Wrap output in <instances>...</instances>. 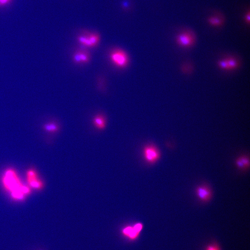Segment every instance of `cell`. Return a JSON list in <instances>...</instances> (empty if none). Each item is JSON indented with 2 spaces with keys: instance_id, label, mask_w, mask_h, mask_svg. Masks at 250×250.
Listing matches in <instances>:
<instances>
[{
  "instance_id": "6da1fadb",
  "label": "cell",
  "mask_w": 250,
  "mask_h": 250,
  "mask_svg": "<svg viewBox=\"0 0 250 250\" xmlns=\"http://www.w3.org/2000/svg\"><path fill=\"white\" fill-rule=\"evenodd\" d=\"M3 182L6 188L11 192L12 196L16 199H23L24 195L30 192L29 189L22 184L15 171L11 169L5 173Z\"/></svg>"
},
{
  "instance_id": "7a4b0ae2",
  "label": "cell",
  "mask_w": 250,
  "mask_h": 250,
  "mask_svg": "<svg viewBox=\"0 0 250 250\" xmlns=\"http://www.w3.org/2000/svg\"><path fill=\"white\" fill-rule=\"evenodd\" d=\"M110 57L111 61L118 68H124L129 63L128 55L122 49H116L113 50L110 53Z\"/></svg>"
},
{
  "instance_id": "3957f363",
  "label": "cell",
  "mask_w": 250,
  "mask_h": 250,
  "mask_svg": "<svg viewBox=\"0 0 250 250\" xmlns=\"http://www.w3.org/2000/svg\"><path fill=\"white\" fill-rule=\"evenodd\" d=\"M77 40L81 45L87 47H94L100 43V36L97 33H90L78 36Z\"/></svg>"
},
{
  "instance_id": "277c9868",
  "label": "cell",
  "mask_w": 250,
  "mask_h": 250,
  "mask_svg": "<svg viewBox=\"0 0 250 250\" xmlns=\"http://www.w3.org/2000/svg\"><path fill=\"white\" fill-rule=\"evenodd\" d=\"M195 38L192 32L187 31L182 32L177 36L176 41L178 45L183 48H189L194 44Z\"/></svg>"
},
{
  "instance_id": "5b68a950",
  "label": "cell",
  "mask_w": 250,
  "mask_h": 250,
  "mask_svg": "<svg viewBox=\"0 0 250 250\" xmlns=\"http://www.w3.org/2000/svg\"><path fill=\"white\" fill-rule=\"evenodd\" d=\"M144 158L147 162L153 163L156 162L160 156V153L158 148L153 145H148L143 150Z\"/></svg>"
},
{
  "instance_id": "8992f818",
  "label": "cell",
  "mask_w": 250,
  "mask_h": 250,
  "mask_svg": "<svg viewBox=\"0 0 250 250\" xmlns=\"http://www.w3.org/2000/svg\"><path fill=\"white\" fill-rule=\"evenodd\" d=\"M195 193L198 198L203 203L208 202L212 197V191L206 184H202L198 186L195 189Z\"/></svg>"
},
{
  "instance_id": "52a82bcc",
  "label": "cell",
  "mask_w": 250,
  "mask_h": 250,
  "mask_svg": "<svg viewBox=\"0 0 250 250\" xmlns=\"http://www.w3.org/2000/svg\"><path fill=\"white\" fill-rule=\"evenodd\" d=\"M92 124L94 127L98 130H103L106 128L107 120L105 116L102 114L94 116L92 119Z\"/></svg>"
},
{
  "instance_id": "ba28073f",
  "label": "cell",
  "mask_w": 250,
  "mask_h": 250,
  "mask_svg": "<svg viewBox=\"0 0 250 250\" xmlns=\"http://www.w3.org/2000/svg\"><path fill=\"white\" fill-rule=\"evenodd\" d=\"M28 182L30 185L35 189H40L43 187V183L37 178V175L35 171L31 170L27 173Z\"/></svg>"
},
{
  "instance_id": "9c48e42d",
  "label": "cell",
  "mask_w": 250,
  "mask_h": 250,
  "mask_svg": "<svg viewBox=\"0 0 250 250\" xmlns=\"http://www.w3.org/2000/svg\"><path fill=\"white\" fill-rule=\"evenodd\" d=\"M73 60L76 64L87 63L90 60L89 54L84 50H79L74 54Z\"/></svg>"
},
{
  "instance_id": "30bf717a",
  "label": "cell",
  "mask_w": 250,
  "mask_h": 250,
  "mask_svg": "<svg viewBox=\"0 0 250 250\" xmlns=\"http://www.w3.org/2000/svg\"><path fill=\"white\" fill-rule=\"evenodd\" d=\"M42 128L45 132L50 134L58 133L60 129V125L55 121H51L45 123L43 124Z\"/></svg>"
},
{
  "instance_id": "8fae6325",
  "label": "cell",
  "mask_w": 250,
  "mask_h": 250,
  "mask_svg": "<svg viewBox=\"0 0 250 250\" xmlns=\"http://www.w3.org/2000/svg\"><path fill=\"white\" fill-rule=\"evenodd\" d=\"M236 165L240 170H244L249 168L250 161L246 155H242L238 158L235 162Z\"/></svg>"
},
{
  "instance_id": "7c38bea8",
  "label": "cell",
  "mask_w": 250,
  "mask_h": 250,
  "mask_svg": "<svg viewBox=\"0 0 250 250\" xmlns=\"http://www.w3.org/2000/svg\"><path fill=\"white\" fill-rule=\"evenodd\" d=\"M123 233L126 237L132 240L136 239L140 233L135 229L134 227H131L125 228L123 230Z\"/></svg>"
},
{
  "instance_id": "4fadbf2b",
  "label": "cell",
  "mask_w": 250,
  "mask_h": 250,
  "mask_svg": "<svg viewBox=\"0 0 250 250\" xmlns=\"http://www.w3.org/2000/svg\"><path fill=\"white\" fill-rule=\"evenodd\" d=\"M227 68V70L236 69L238 67L239 63L235 58L230 57L225 59Z\"/></svg>"
},
{
  "instance_id": "5bb4252c",
  "label": "cell",
  "mask_w": 250,
  "mask_h": 250,
  "mask_svg": "<svg viewBox=\"0 0 250 250\" xmlns=\"http://www.w3.org/2000/svg\"><path fill=\"white\" fill-rule=\"evenodd\" d=\"M208 22L211 25L217 27H219L222 25L223 23L222 20L216 16H214L209 18Z\"/></svg>"
},
{
  "instance_id": "9a60e30c",
  "label": "cell",
  "mask_w": 250,
  "mask_h": 250,
  "mask_svg": "<svg viewBox=\"0 0 250 250\" xmlns=\"http://www.w3.org/2000/svg\"><path fill=\"white\" fill-rule=\"evenodd\" d=\"M206 250H220V249L217 244L214 243L208 246Z\"/></svg>"
},
{
  "instance_id": "2e32d148",
  "label": "cell",
  "mask_w": 250,
  "mask_h": 250,
  "mask_svg": "<svg viewBox=\"0 0 250 250\" xmlns=\"http://www.w3.org/2000/svg\"><path fill=\"white\" fill-rule=\"evenodd\" d=\"M9 1V0H0V4L2 5L4 4H5L8 2Z\"/></svg>"
},
{
  "instance_id": "e0dca14e",
  "label": "cell",
  "mask_w": 250,
  "mask_h": 250,
  "mask_svg": "<svg viewBox=\"0 0 250 250\" xmlns=\"http://www.w3.org/2000/svg\"><path fill=\"white\" fill-rule=\"evenodd\" d=\"M246 20L247 22L248 23H249L250 21V14L249 13V14H247V15L246 16Z\"/></svg>"
}]
</instances>
